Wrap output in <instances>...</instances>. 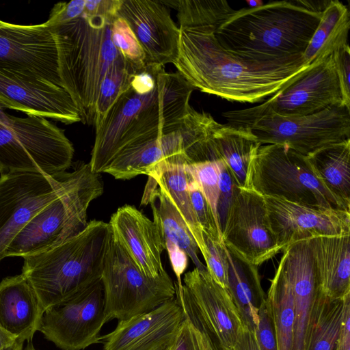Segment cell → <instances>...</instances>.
Instances as JSON below:
<instances>
[{
  "label": "cell",
  "instance_id": "obj_17",
  "mask_svg": "<svg viewBox=\"0 0 350 350\" xmlns=\"http://www.w3.org/2000/svg\"><path fill=\"white\" fill-rule=\"evenodd\" d=\"M117 16L128 23L145 54L146 64L164 66L177 57L180 28L159 0H122Z\"/></svg>",
  "mask_w": 350,
  "mask_h": 350
},
{
  "label": "cell",
  "instance_id": "obj_50",
  "mask_svg": "<svg viewBox=\"0 0 350 350\" xmlns=\"http://www.w3.org/2000/svg\"><path fill=\"white\" fill-rule=\"evenodd\" d=\"M232 350H259L254 333L244 327Z\"/></svg>",
  "mask_w": 350,
  "mask_h": 350
},
{
  "label": "cell",
  "instance_id": "obj_29",
  "mask_svg": "<svg viewBox=\"0 0 350 350\" xmlns=\"http://www.w3.org/2000/svg\"><path fill=\"white\" fill-rule=\"evenodd\" d=\"M323 185L350 209V139L307 156Z\"/></svg>",
  "mask_w": 350,
  "mask_h": 350
},
{
  "label": "cell",
  "instance_id": "obj_12",
  "mask_svg": "<svg viewBox=\"0 0 350 350\" xmlns=\"http://www.w3.org/2000/svg\"><path fill=\"white\" fill-rule=\"evenodd\" d=\"M66 172L49 176L38 172L0 174V261L17 234L62 190Z\"/></svg>",
  "mask_w": 350,
  "mask_h": 350
},
{
  "label": "cell",
  "instance_id": "obj_33",
  "mask_svg": "<svg viewBox=\"0 0 350 350\" xmlns=\"http://www.w3.org/2000/svg\"><path fill=\"white\" fill-rule=\"evenodd\" d=\"M344 300L345 298H329L321 292L316 304L306 350L336 349Z\"/></svg>",
  "mask_w": 350,
  "mask_h": 350
},
{
  "label": "cell",
  "instance_id": "obj_42",
  "mask_svg": "<svg viewBox=\"0 0 350 350\" xmlns=\"http://www.w3.org/2000/svg\"><path fill=\"white\" fill-rule=\"evenodd\" d=\"M218 163L219 167V192L217 213L219 227L221 231H222L237 186L226 163L221 159L218 160Z\"/></svg>",
  "mask_w": 350,
  "mask_h": 350
},
{
  "label": "cell",
  "instance_id": "obj_45",
  "mask_svg": "<svg viewBox=\"0 0 350 350\" xmlns=\"http://www.w3.org/2000/svg\"><path fill=\"white\" fill-rule=\"evenodd\" d=\"M85 0H72L54 5L48 20L44 23L49 27L62 25L83 15Z\"/></svg>",
  "mask_w": 350,
  "mask_h": 350
},
{
  "label": "cell",
  "instance_id": "obj_30",
  "mask_svg": "<svg viewBox=\"0 0 350 350\" xmlns=\"http://www.w3.org/2000/svg\"><path fill=\"white\" fill-rule=\"evenodd\" d=\"M149 200L153 221L159 226L164 241L169 240L178 245L191 258L196 268L206 269L198 256L199 248L186 222L165 190L158 186Z\"/></svg>",
  "mask_w": 350,
  "mask_h": 350
},
{
  "label": "cell",
  "instance_id": "obj_48",
  "mask_svg": "<svg viewBox=\"0 0 350 350\" xmlns=\"http://www.w3.org/2000/svg\"><path fill=\"white\" fill-rule=\"evenodd\" d=\"M170 350H199L189 321L185 317Z\"/></svg>",
  "mask_w": 350,
  "mask_h": 350
},
{
  "label": "cell",
  "instance_id": "obj_2",
  "mask_svg": "<svg viewBox=\"0 0 350 350\" xmlns=\"http://www.w3.org/2000/svg\"><path fill=\"white\" fill-rule=\"evenodd\" d=\"M193 90L177 72H167L163 67L150 93L139 94L131 88L124 92L95 129L92 171L104 172L125 148L178 128L191 107Z\"/></svg>",
  "mask_w": 350,
  "mask_h": 350
},
{
  "label": "cell",
  "instance_id": "obj_46",
  "mask_svg": "<svg viewBox=\"0 0 350 350\" xmlns=\"http://www.w3.org/2000/svg\"><path fill=\"white\" fill-rule=\"evenodd\" d=\"M122 0H85L83 16L113 20L117 16Z\"/></svg>",
  "mask_w": 350,
  "mask_h": 350
},
{
  "label": "cell",
  "instance_id": "obj_18",
  "mask_svg": "<svg viewBox=\"0 0 350 350\" xmlns=\"http://www.w3.org/2000/svg\"><path fill=\"white\" fill-rule=\"evenodd\" d=\"M266 101L275 113L283 116H308L342 104L333 55L312 63Z\"/></svg>",
  "mask_w": 350,
  "mask_h": 350
},
{
  "label": "cell",
  "instance_id": "obj_8",
  "mask_svg": "<svg viewBox=\"0 0 350 350\" xmlns=\"http://www.w3.org/2000/svg\"><path fill=\"white\" fill-rule=\"evenodd\" d=\"M250 186L265 197L315 208L350 211L323 185L307 156L286 145L263 144L256 149Z\"/></svg>",
  "mask_w": 350,
  "mask_h": 350
},
{
  "label": "cell",
  "instance_id": "obj_13",
  "mask_svg": "<svg viewBox=\"0 0 350 350\" xmlns=\"http://www.w3.org/2000/svg\"><path fill=\"white\" fill-rule=\"evenodd\" d=\"M0 68L62 88L52 29L44 23L22 25L0 20Z\"/></svg>",
  "mask_w": 350,
  "mask_h": 350
},
{
  "label": "cell",
  "instance_id": "obj_10",
  "mask_svg": "<svg viewBox=\"0 0 350 350\" xmlns=\"http://www.w3.org/2000/svg\"><path fill=\"white\" fill-rule=\"evenodd\" d=\"M101 281L107 322L148 312L176 296L174 283L165 270L156 278L147 276L113 238Z\"/></svg>",
  "mask_w": 350,
  "mask_h": 350
},
{
  "label": "cell",
  "instance_id": "obj_24",
  "mask_svg": "<svg viewBox=\"0 0 350 350\" xmlns=\"http://www.w3.org/2000/svg\"><path fill=\"white\" fill-rule=\"evenodd\" d=\"M43 312L36 292L22 273L0 282V326L5 330L30 342Z\"/></svg>",
  "mask_w": 350,
  "mask_h": 350
},
{
  "label": "cell",
  "instance_id": "obj_31",
  "mask_svg": "<svg viewBox=\"0 0 350 350\" xmlns=\"http://www.w3.org/2000/svg\"><path fill=\"white\" fill-rule=\"evenodd\" d=\"M152 177L170 196L186 222L202 254L205 250L202 230L191 204L189 192L191 176L185 165H163Z\"/></svg>",
  "mask_w": 350,
  "mask_h": 350
},
{
  "label": "cell",
  "instance_id": "obj_27",
  "mask_svg": "<svg viewBox=\"0 0 350 350\" xmlns=\"http://www.w3.org/2000/svg\"><path fill=\"white\" fill-rule=\"evenodd\" d=\"M212 139L218 159L226 163L236 186L250 189L252 159L260 146L254 135L246 129L219 123Z\"/></svg>",
  "mask_w": 350,
  "mask_h": 350
},
{
  "label": "cell",
  "instance_id": "obj_16",
  "mask_svg": "<svg viewBox=\"0 0 350 350\" xmlns=\"http://www.w3.org/2000/svg\"><path fill=\"white\" fill-rule=\"evenodd\" d=\"M0 107L65 124L81 122L77 107L64 88L1 68Z\"/></svg>",
  "mask_w": 350,
  "mask_h": 350
},
{
  "label": "cell",
  "instance_id": "obj_55",
  "mask_svg": "<svg viewBox=\"0 0 350 350\" xmlns=\"http://www.w3.org/2000/svg\"><path fill=\"white\" fill-rule=\"evenodd\" d=\"M170 345L162 350H170Z\"/></svg>",
  "mask_w": 350,
  "mask_h": 350
},
{
  "label": "cell",
  "instance_id": "obj_35",
  "mask_svg": "<svg viewBox=\"0 0 350 350\" xmlns=\"http://www.w3.org/2000/svg\"><path fill=\"white\" fill-rule=\"evenodd\" d=\"M139 72L120 53L107 70L100 85L92 124L95 129L101 124L118 98L131 88L133 76Z\"/></svg>",
  "mask_w": 350,
  "mask_h": 350
},
{
  "label": "cell",
  "instance_id": "obj_6",
  "mask_svg": "<svg viewBox=\"0 0 350 350\" xmlns=\"http://www.w3.org/2000/svg\"><path fill=\"white\" fill-rule=\"evenodd\" d=\"M104 190L99 174L89 163H82L66 172L59 194L40 211L13 239L5 257H25L58 246L81 232L87 226L90 202Z\"/></svg>",
  "mask_w": 350,
  "mask_h": 350
},
{
  "label": "cell",
  "instance_id": "obj_14",
  "mask_svg": "<svg viewBox=\"0 0 350 350\" xmlns=\"http://www.w3.org/2000/svg\"><path fill=\"white\" fill-rule=\"evenodd\" d=\"M221 232L224 244L254 265L281 252L265 198L252 189L236 187Z\"/></svg>",
  "mask_w": 350,
  "mask_h": 350
},
{
  "label": "cell",
  "instance_id": "obj_9",
  "mask_svg": "<svg viewBox=\"0 0 350 350\" xmlns=\"http://www.w3.org/2000/svg\"><path fill=\"white\" fill-rule=\"evenodd\" d=\"M219 123L207 113L190 108L174 131L126 148L120 163L131 177L150 176L163 165L218 160L212 136Z\"/></svg>",
  "mask_w": 350,
  "mask_h": 350
},
{
  "label": "cell",
  "instance_id": "obj_28",
  "mask_svg": "<svg viewBox=\"0 0 350 350\" xmlns=\"http://www.w3.org/2000/svg\"><path fill=\"white\" fill-rule=\"evenodd\" d=\"M349 29V9L339 1L330 0L302 55L304 62L311 65L347 45Z\"/></svg>",
  "mask_w": 350,
  "mask_h": 350
},
{
  "label": "cell",
  "instance_id": "obj_44",
  "mask_svg": "<svg viewBox=\"0 0 350 350\" xmlns=\"http://www.w3.org/2000/svg\"><path fill=\"white\" fill-rule=\"evenodd\" d=\"M332 55L341 92L342 104L350 109V49L349 44L338 49Z\"/></svg>",
  "mask_w": 350,
  "mask_h": 350
},
{
  "label": "cell",
  "instance_id": "obj_32",
  "mask_svg": "<svg viewBox=\"0 0 350 350\" xmlns=\"http://www.w3.org/2000/svg\"><path fill=\"white\" fill-rule=\"evenodd\" d=\"M270 309L278 350H293L295 314L289 284L280 267L270 280L266 296Z\"/></svg>",
  "mask_w": 350,
  "mask_h": 350
},
{
  "label": "cell",
  "instance_id": "obj_53",
  "mask_svg": "<svg viewBox=\"0 0 350 350\" xmlns=\"http://www.w3.org/2000/svg\"><path fill=\"white\" fill-rule=\"evenodd\" d=\"M246 3L249 5L250 8L259 7L264 4L261 0H247Z\"/></svg>",
  "mask_w": 350,
  "mask_h": 350
},
{
  "label": "cell",
  "instance_id": "obj_39",
  "mask_svg": "<svg viewBox=\"0 0 350 350\" xmlns=\"http://www.w3.org/2000/svg\"><path fill=\"white\" fill-rule=\"evenodd\" d=\"M185 168L209 203L219 224L217 213L219 192L218 160L188 164L185 165Z\"/></svg>",
  "mask_w": 350,
  "mask_h": 350
},
{
  "label": "cell",
  "instance_id": "obj_40",
  "mask_svg": "<svg viewBox=\"0 0 350 350\" xmlns=\"http://www.w3.org/2000/svg\"><path fill=\"white\" fill-rule=\"evenodd\" d=\"M189 192L195 215L202 232L213 240L222 242V233L213 211L191 176L189 182Z\"/></svg>",
  "mask_w": 350,
  "mask_h": 350
},
{
  "label": "cell",
  "instance_id": "obj_21",
  "mask_svg": "<svg viewBox=\"0 0 350 350\" xmlns=\"http://www.w3.org/2000/svg\"><path fill=\"white\" fill-rule=\"evenodd\" d=\"M0 123L11 131L30 154L40 172L55 176L72 163L74 148L64 130L46 118L34 116L19 118L0 107Z\"/></svg>",
  "mask_w": 350,
  "mask_h": 350
},
{
  "label": "cell",
  "instance_id": "obj_20",
  "mask_svg": "<svg viewBox=\"0 0 350 350\" xmlns=\"http://www.w3.org/2000/svg\"><path fill=\"white\" fill-rule=\"evenodd\" d=\"M278 267L291 288L294 314L293 350H306L318 297L321 292L308 240L299 241L283 252Z\"/></svg>",
  "mask_w": 350,
  "mask_h": 350
},
{
  "label": "cell",
  "instance_id": "obj_5",
  "mask_svg": "<svg viewBox=\"0 0 350 350\" xmlns=\"http://www.w3.org/2000/svg\"><path fill=\"white\" fill-rule=\"evenodd\" d=\"M113 20L83 15L51 27L57 44L62 88L75 103L84 124H93L100 85L120 54L111 38Z\"/></svg>",
  "mask_w": 350,
  "mask_h": 350
},
{
  "label": "cell",
  "instance_id": "obj_38",
  "mask_svg": "<svg viewBox=\"0 0 350 350\" xmlns=\"http://www.w3.org/2000/svg\"><path fill=\"white\" fill-rule=\"evenodd\" d=\"M111 38L115 47L139 71L146 67L145 54L126 21L116 16L111 25Z\"/></svg>",
  "mask_w": 350,
  "mask_h": 350
},
{
  "label": "cell",
  "instance_id": "obj_49",
  "mask_svg": "<svg viewBox=\"0 0 350 350\" xmlns=\"http://www.w3.org/2000/svg\"><path fill=\"white\" fill-rule=\"evenodd\" d=\"M335 350H350V294L345 297L340 334Z\"/></svg>",
  "mask_w": 350,
  "mask_h": 350
},
{
  "label": "cell",
  "instance_id": "obj_4",
  "mask_svg": "<svg viewBox=\"0 0 350 350\" xmlns=\"http://www.w3.org/2000/svg\"><path fill=\"white\" fill-rule=\"evenodd\" d=\"M111 239L108 223L92 220L64 243L23 257L22 273L33 287L44 310L101 279Z\"/></svg>",
  "mask_w": 350,
  "mask_h": 350
},
{
  "label": "cell",
  "instance_id": "obj_54",
  "mask_svg": "<svg viewBox=\"0 0 350 350\" xmlns=\"http://www.w3.org/2000/svg\"><path fill=\"white\" fill-rule=\"evenodd\" d=\"M23 350H36V349L34 348L31 341H30V342H28V345Z\"/></svg>",
  "mask_w": 350,
  "mask_h": 350
},
{
  "label": "cell",
  "instance_id": "obj_23",
  "mask_svg": "<svg viewBox=\"0 0 350 350\" xmlns=\"http://www.w3.org/2000/svg\"><path fill=\"white\" fill-rule=\"evenodd\" d=\"M183 282L209 331L223 348L232 349L244 325L229 291L207 269L186 273Z\"/></svg>",
  "mask_w": 350,
  "mask_h": 350
},
{
  "label": "cell",
  "instance_id": "obj_37",
  "mask_svg": "<svg viewBox=\"0 0 350 350\" xmlns=\"http://www.w3.org/2000/svg\"><path fill=\"white\" fill-rule=\"evenodd\" d=\"M176 288V297L181 304L185 317L189 321L199 350H228L223 348L208 329L187 287L183 284ZM232 350V349H230Z\"/></svg>",
  "mask_w": 350,
  "mask_h": 350
},
{
  "label": "cell",
  "instance_id": "obj_3",
  "mask_svg": "<svg viewBox=\"0 0 350 350\" xmlns=\"http://www.w3.org/2000/svg\"><path fill=\"white\" fill-rule=\"evenodd\" d=\"M321 12L298 0L271 1L234 12L215 30L227 51L250 62H268L302 55Z\"/></svg>",
  "mask_w": 350,
  "mask_h": 350
},
{
  "label": "cell",
  "instance_id": "obj_47",
  "mask_svg": "<svg viewBox=\"0 0 350 350\" xmlns=\"http://www.w3.org/2000/svg\"><path fill=\"white\" fill-rule=\"evenodd\" d=\"M165 249L167 251L173 271L177 278L176 284L183 285L181 275L188 265V256L178 245L169 240H165Z\"/></svg>",
  "mask_w": 350,
  "mask_h": 350
},
{
  "label": "cell",
  "instance_id": "obj_43",
  "mask_svg": "<svg viewBox=\"0 0 350 350\" xmlns=\"http://www.w3.org/2000/svg\"><path fill=\"white\" fill-rule=\"evenodd\" d=\"M258 323L254 335L259 350H278L270 309L265 299L259 309Z\"/></svg>",
  "mask_w": 350,
  "mask_h": 350
},
{
  "label": "cell",
  "instance_id": "obj_15",
  "mask_svg": "<svg viewBox=\"0 0 350 350\" xmlns=\"http://www.w3.org/2000/svg\"><path fill=\"white\" fill-rule=\"evenodd\" d=\"M270 225L282 252L299 241L350 234V212L315 208L265 197Z\"/></svg>",
  "mask_w": 350,
  "mask_h": 350
},
{
  "label": "cell",
  "instance_id": "obj_26",
  "mask_svg": "<svg viewBox=\"0 0 350 350\" xmlns=\"http://www.w3.org/2000/svg\"><path fill=\"white\" fill-rule=\"evenodd\" d=\"M228 264V290L245 327L254 333L258 312L266 299L258 266L246 260L224 243Z\"/></svg>",
  "mask_w": 350,
  "mask_h": 350
},
{
  "label": "cell",
  "instance_id": "obj_51",
  "mask_svg": "<svg viewBox=\"0 0 350 350\" xmlns=\"http://www.w3.org/2000/svg\"><path fill=\"white\" fill-rule=\"evenodd\" d=\"M24 341L0 326V350H23Z\"/></svg>",
  "mask_w": 350,
  "mask_h": 350
},
{
  "label": "cell",
  "instance_id": "obj_11",
  "mask_svg": "<svg viewBox=\"0 0 350 350\" xmlns=\"http://www.w3.org/2000/svg\"><path fill=\"white\" fill-rule=\"evenodd\" d=\"M107 323L101 279L76 294L45 308L38 331L62 350H83L102 342Z\"/></svg>",
  "mask_w": 350,
  "mask_h": 350
},
{
  "label": "cell",
  "instance_id": "obj_7",
  "mask_svg": "<svg viewBox=\"0 0 350 350\" xmlns=\"http://www.w3.org/2000/svg\"><path fill=\"white\" fill-rule=\"evenodd\" d=\"M226 124L250 130L260 145H286L308 156L350 139V109L342 104L308 116L275 113L265 100L255 107L223 113Z\"/></svg>",
  "mask_w": 350,
  "mask_h": 350
},
{
  "label": "cell",
  "instance_id": "obj_1",
  "mask_svg": "<svg viewBox=\"0 0 350 350\" xmlns=\"http://www.w3.org/2000/svg\"><path fill=\"white\" fill-rule=\"evenodd\" d=\"M180 28L177 72L192 88L229 101L260 103L286 86L311 65L302 55L250 62L225 50L212 26Z\"/></svg>",
  "mask_w": 350,
  "mask_h": 350
},
{
  "label": "cell",
  "instance_id": "obj_41",
  "mask_svg": "<svg viewBox=\"0 0 350 350\" xmlns=\"http://www.w3.org/2000/svg\"><path fill=\"white\" fill-rule=\"evenodd\" d=\"M202 235L205 245L202 256L206 269L214 280L228 290V264L224 242L214 241L203 232Z\"/></svg>",
  "mask_w": 350,
  "mask_h": 350
},
{
  "label": "cell",
  "instance_id": "obj_19",
  "mask_svg": "<svg viewBox=\"0 0 350 350\" xmlns=\"http://www.w3.org/2000/svg\"><path fill=\"white\" fill-rule=\"evenodd\" d=\"M185 316L175 297L130 319L102 336L104 350H162L174 340Z\"/></svg>",
  "mask_w": 350,
  "mask_h": 350
},
{
  "label": "cell",
  "instance_id": "obj_25",
  "mask_svg": "<svg viewBox=\"0 0 350 350\" xmlns=\"http://www.w3.org/2000/svg\"><path fill=\"white\" fill-rule=\"evenodd\" d=\"M321 292L332 299L350 294V234L308 239Z\"/></svg>",
  "mask_w": 350,
  "mask_h": 350
},
{
  "label": "cell",
  "instance_id": "obj_22",
  "mask_svg": "<svg viewBox=\"0 0 350 350\" xmlns=\"http://www.w3.org/2000/svg\"><path fill=\"white\" fill-rule=\"evenodd\" d=\"M108 224L113 241L145 275L156 278L165 271L161 254L165 245L157 224L127 204L120 207Z\"/></svg>",
  "mask_w": 350,
  "mask_h": 350
},
{
  "label": "cell",
  "instance_id": "obj_34",
  "mask_svg": "<svg viewBox=\"0 0 350 350\" xmlns=\"http://www.w3.org/2000/svg\"><path fill=\"white\" fill-rule=\"evenodd\" d=\"M165 5L177 10L180 28L212 26L215 29L234 12L224 0H170L161 1Z\"/></svg>",
  "mask_w": 350,
  "mask_h": 350
},
{
  "label": "cell",
  "instance_id": "obj_36",
  "mask_svg": "<svg viewBox=\"0 0 350 350\" xmlns=\"http://www.w3.org/2000/svg\"><path fill=\"white\" fill-rule=\"evenodd\" d=\"M14 171L40 172L19 139L0 123V173Z\"/></svg>",
  "mask_w": 350,
  "mask_h": 350
},
{
  "label": "cell",
  "instance_id": "obj_52",
  "mask_svg": "<svg viewBox=\"0 0 350 350\" xmlns=\"http://www.w3.org/2000/svg\"><path fill=\"white\" fill-rule=\"evenodd\" d=\"M306 8L317 12H323L329 3L330 0H298Z\"/></svg>",
  "mask_w": 350,
  "mask_h": 350
}]
</instances>
